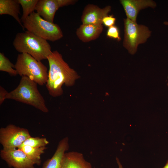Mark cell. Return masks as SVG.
Segmentation results:
<instances>
[{
	"instance_id": "10",
	"label": "cell",
	"mask_w": 168,
	"mask_h": 168,
	"mask_svg": "<svg viewBox=\"0 0 168 168\" xmlns=\"http://www.w3.org/2000/svg\"><path fill=\"white\" fill-rule=\"evenodd\" d=\"M111 7L108 6L100 8L97 6L88 4L85 7L81 16L82 24L102 25V20L108 16Z\"/></svg>"
},
{
	"instance_id": "1",
	"label": "cell",
	"mask_w": 168,
	"mask_h": 168,
	"mask_svg": "<svg viewBox=\"0 0 168 168\" xmlns=\"http://www.w3.org/2000/svg\"><path fill=\"white\" fill-rule=\"evenodd\" d=\"M49 65L48 79L46 87L49 94L53 97L62 95V86H73L79 77L75 71L70 68L57 50L53 51L48 56Z\"/></svg>"
},
{
	"instance_id": "25",
	"label": "cell",
	"mask_w": 168,
	"mask_h": 168,
	"mask_svg": "<svg viewBox=\"0 0 168 168\" xmlns=\"http://www.w3.org/2000/svg\"><path fill=\"white\" fill-rule=\"evenodd\" d=\"M164 23V24L166 25H168V22H165Z\"/></svg>"
},
{
	"instance_id": "24",
	"label": "cell",
	"mask_w": 168,
	"mask_h": 168,
	"mask_svg": "<svg viewBox=\"0 0 168 168\" xmlns=\"http://www.w3.org/2000/svg\"><path fill=\"white\" fill-rule=\"evenodd\" d=\"M162 168H168V159L167 160V162L165 165Z\"/></svg>"
},
{
	"instance_id": "23",
	"label": "cell",
	"mask_w": 168,
	"mask_h": 168,
	"mask_svg": "<svg viewBox=\"0 0 168 168\" xmlns=\"http://www.w3.org/2000/svg\"><path fill=\"white\" fill-rule=\"evenodd\" d=\"M116 160L118 166L119 168H123L122 165L120 162L119 159L117 157L116 158Z\"/></svg>"
},
{
	"instance_id": "8",
	"label": "cell",
	"mask_w": 168,
	"mask_h": 168,
	"mask_svg": "<svg viewBox=\"0 0 168 168\" xmlns=\"http://www.w3.org/2000/svg\"><path fill=\"white\" fill-rule=\"evenodd\" d=\"M0 156L8 166L13 168H35V162L18 148L2 149Z\"/></svg>"
},
{
	"instance_id": "18",
	"label": "cell",
	"mask_w": 168,
	"mask_h": 168,
	"mask_svg": "<svg viewBox=\"0 0 168 168\" xmlns=\"http://www.w3.org/2000/svg\"><path fill=\"white\" fill-rule=\"evenodd\" d=\"M0 71L6 72L11 76L18 74L15 68V65L2 53H0Z\"/></svg>"
},
{
	"instance_id": "11",
	"label": "cell",
	"mask_w": 168,
	"mask_h": 168,
	"mask_svg": "<svg viewBox=\"0 0 168 168\" xmlns=\"http://www.w3.org/2000/svg\"><path fill=\"white\" fill-rule=\"evenodd\" d=\"M128 18L136 21L137 15L141 10L148 7L154 8L156 6L155 2L150 0H121L120 1Z\"/></svg>"
},
{
	"instance_id": "12",
	"label": "cell",
	"mask_w": 168,
	"mask_h": 168,
	"mask_svg": "<svg viewBox=\"0 0 168 168\" xmlns=\"http://www.w3.org/2000/svg\"><path fill=\"white\" fill-rule=\"evenodd\" d=\"M61 168H92L81 153L77 152H65L61 161Z\"/></svg>"
},
{
	"instance_id": "20",
	"label": "cell",
	"mask_w": 168,
	"mask_h": 168,
	"mask_svg": "<svg viewBox=\"0 0 168 168\" xmlns=\"http://www.w3.org/2000/svg\"><path fill=\"white\" fill-rule=\"evenodd\" d=\"M107 35L109 38L117 40H121L119 31L118 27L114 25L109 27L107 32Z\"/></svg>"
},
{
	"instance_id": "2",
	"label": "cell",
	"mask_w": 168,
	"mask_h": 168,
	"mask_svg": "<svg viewBox=\"0 0 168 168\" xmlns=\"http://www.w3.org/2000/svg\"><path fill=\"white\" fill-rule=\"evenodd\" d=\"M13 45L17 52L27 53L39 61L47 59L52 52L47 40L27 30L17 33Z\"/></svg>"
},
{
	"instance_id": "13",
	"label": "cell",
	"mask_w": 168,
	"mask_h": 168,
	"mask_svg": "<svg viewBox=\"0 0 168 168\" xmlns=\"http://www.w3.org/2000/svg\"><path fill=\"white\" fill-rule=\"evenodd\" d=\"M103 30L102 25L82 24L77 29L76 35L81 40L87 42L98 38Z\"/></svg>"
},
{
	"instance_id": "7",
	"label": "cell",
	"mask_w": 168,
	"mask_h": 168,
	"mask_svg": "<svg viewBox=\"0 0 168 168\" xmlns=\"http://www.w3.org/2000/svg\"><path fill=\"white\" fill-rule=\"evenodd\" d=\"M30 137L27 129L13 124L0 129V142L4 150L18 148Z\"/></svg>"
},
{
	"instance_id": "4",
	"label": "cell",
	"mask_w": 168,
	"mask_h": 168,
	"mask_svg": "<svg viewBox=\"0 0 168 168\" xmlns=\"http://www.w3.org/2000/svg\"><path fill=\"white\" fill-rule=\"evenodd\" d=\"M15 68L20 76H26L40 85L46 84L47 82L48 72L47 67L27 53L18 54Z\"/></svg>"
},
{
	"instance_id": "17",
	"label": "cell",
	"mask_w": 168,
	"mask_h": 168,
	"mask_svg": "<svg viewBox=\"0 0 168 168\" xmlns=\"http://www.w3.org/2000/svg\"><path fill=\"white\" fill-rule=\"evenodd\" d=\"M23 11L21 18V22L25 20L35 10V6L38 0H18Z\"/></svg>"
},
{
	"instance_id": "19",
	"label": "cell",
	"mask_w": 168,
	"mask_h": 168,
	"mask_svg": "<svg viewBox=\"0 0 168 168\" xmlns=\"http://www.w3.org/2000/svg\"><path fill=\"white\" fill-rule=\"evenodd\" d=\"M49 143V142L45 138L30 137L26 139L20 147L28 145L33 147H45Z\"/></svg>"
},
{
	"instance_id": "16",
	"label": "cell",
	"mask_w": 168,
	"mask_h": 168,
	"mask_svg": "<svg viewBox=\"0 0 168 168\" xmlns=\"http://www.w3.org/2000/svg\"><path fill=\"white\" fill-rule=\"evenodd\" d=\"M18 148L22 150L29 157L34 161L36 165H40L41 162L40 156L47 149L45 147H33L28 145L20 147Z\"/></svg>"
},
{
	"instance_id": "14",
	"label": "cell",
	"mask_w": 168,
	"mask_h": 168,
	"mask_svg": "<svg viewBox=\"0 0 168 168\" xmlns=\"http://www.w3.org/2000/svg\"><path fill=\"white\" fill-rule=\"evenodd\" d=\"M68 141V138L66 137L59 142L54 155L44 162L43 168H61L62 157L69 148Z\"/></svg>"
},
{
	"instance_id": "6",
	"label": "cell",
	"mask_w": 168,
	"mask_h": 168,
	"mask_svg": "<svg viewBox=\"0 0 168 168\" xmlns=\"http://www.w3.org/2000/svg\"><path fill=\"white\" fill-rule=\"evenodd\" d=\"M124 23L123 46L130 54H134L138 45L146 41L151 32L146 26L138 25L136 21L128 18L124 19Z\"/></svg>"
},
{
	"instance_id": "5",
	"label": "cell",
	"mask_w": 168,
	"mask_h": 168,
	"mask_svg": "<svg viewBox=\"0 0 168 168\" xmlns=\"http://www.w3.org/2000/svg\"><path fill=\"white\" fill-rule=\"evenodd\" d=\"M22 24L24 29L47 41L54 42L63 36L58 24L45 20L35 12L25 20Z\"/></svg>"
},
{
	"instance_id": "9",
	"label": "cell",
	"mask_w": 168,
	"mask_h": 168,
	"mask_svg": "<svg viewBox=\"0 0 168 168\" xmlns=\"http://www.w3.org/2000/svg\"><path fill=\"white\" fill-rule=\"evenodd\" d=\"M73 0H38L35 10L45 20L54 23L56 12L60 7L74 4Z\"/></svg>"
},
{
	"instance_id": "22",
	"label": "cell",
	"mask_w": 168,
	"mask_h": 168,
	"mask_svg": "<svg viewBox=\"0 0 168 168\" xmlns=\"http://www.w3.org/2000/svg\"><path fill=\"white\" fill-rule=\"evenodd\" d=\"M8 92L3 87L0 86V105H1L6 99V97L8 93Z\"/></svg>"
},
{
	"instance_id": "15",
	"label": "cell",
	"mask_w": 168,
	"mask_h": 168,
	"mask_svg": "<svg viewBox=\"0 0 168 168\" xmlns=\"http://www.w3.org/2000/svg\"><path fill=\"white\" fill-rule=\"evenodd\" d=\"M20 6L18 0H0V15H8L12 16L24 30L19 17Z\"/></svg>"
},
{
	"instance_id": "26",
	"label": "cell",
	"mask_w": 168,
	"mask_h": 168,
	"mask_svg": "<svg viewBox=\"0 0 168 168\" xmlns=\"http://www.w3.org/2000/svg\"><path fill=\"white\" fill-rule=\"evenodd\" d=\"M167 85L168 86V83H167Z\"/></svg>"
},
{
	"instance_id": "3",
	"label": "cell",
	"mask_w": 168,
	"mask_h": 168,
	"mask_svg": "<svg viewBox=\"0 0 168 168\" xmlns=\"http://www.w3.org/2000/svg\"><path fill=\"white\" fill-rule=\"evenodd\" d=\"M37 84L26 76H22L17 86L8 92L6 99H10L32 106L41 111H49L45 101L39 91Z\"/></svg>"
},
{
	"instance_id": "21",
	"label": "cell",
	"mask_w": 168,
	"mask_h": 168,
	"mask_svg": "<svg viewBox=\"0 0 168 168\" xmlns=\"http://www.w3.org/2000/svg\"><path fill=\"white\" fill-rule=\"evenodd\" d=\"M116 18L112 15L107 16L103 19V24L106 26L110 27L115 24Z\"/></svg>"
}]
</instances>
